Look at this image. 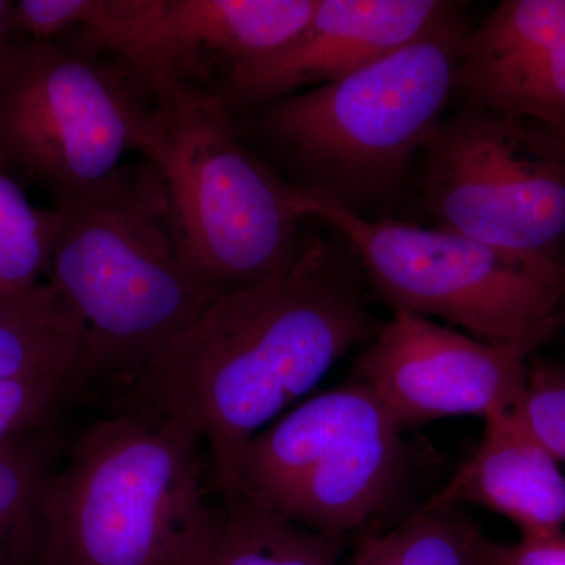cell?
Instances as JSON below:
<instances>
[{
  "label": "cell",
  "instance_id": "484cf974",
  "mask_svg": "<svg viewBox=\"0 0 565 565\" xmlns=\"http://www.w3.org/2000/svg\"><path fill=\"white\" fill-rule=\"evenodd\" d=\"M550 129H553V131L559 134V136L563 137V139L565 140V122H563V125H557L555 126V128Z\"/></svg>",
  "mask_w": 565,
  "mask_h": 565
},
{
  "label": "cell",
  "instance_id": "cb8c5ba5",
  "mask_svg": "<svg viewBox=\"0 0 565 565\" xmlns=\"http://www.w3.org/2000/svg\"><path fill=\"white\" fill-rule=\"evenodd\" d=\"M13 9V2L10 0H0V52L6 47L7 41L10 39V13Z\"/></svg>",
  "mask_w": 565,
  "mask_h": 565
},
{
  "label": "cell",
  "instance_id": "603a6c76",
  "mask_svg": "<svg viewBox=\"0 0 565 565\" xmlns=\"http://www.w3.org/2000/svg\"><path fill=\"white\" fill-rule=\"evenodd\" d=\"M481 550L490 565H565L563 530L522 533L515 544H494L482 537Z\"/></svg>",
  "mask_w": 565,
  "mask_h": 565
},
{
  "label": "cell",
  "instance_id": "7a4b0ae2",
  "mask_svg": "<svg viewBox=\"0 0 565 565\" xmlns=\"http://www.w3.org/2000/svg\"><path fill=\"white\" fill-rule=\"evenodd\" d=\"M57 211L46 282L84 332V396L114 411L221 296L182 262L169 193L150 161L121 167Z\"/></svg>",
  "mask_w": 565,
  "mask_h": 565
},
{
  "label": "cell",
  "instance_id": "9a60e30c",
  "mask_svg": "<svg viewBox=\"0 0 565 565\" xmlns=\"http://www.w3.org/2000/svg\"><path fill=\"white\" fill-rule=\"evenodd\" d=\"M84 332L47 282L0 291V379H66L84 393Z\"/></svg>",
  "mask_w": 565,
  "mask_h": 565
},
{
  "label": "cell",
  "instance_id": "7402d4cb",
  "mask_svg": "<svg viewBox=\"0 0 565 565\" xmlns=\"http://www.w3.org/2000/svg\"><path fill=\"white\" fill-rule=\"evenodd\" d=\"M87 0H20L10 13V35L39 41L62 39L81 28Z\"/></svg>",
  "mask_w": 565,
  "mask_h": 565
},
{
  "label": "cell",
  "instance_id": "ac0fdd59",
  "mask_svg": "<svg viewBox=\"0 0 565 565\" xmlns=\"http://www.w3.org/2000/svg\"><path fill=\"white\" fill-rule=\"evenodd\" d=\"M51 475L33 438L0 446V565H44L40 511Z\"/></svg>",
  "mask_w": 565,
  "mask_h": 565
},
{
  "label": "cell",
  "instance_id": "ba28073f",
  "mask_svg": "<svg viewBox=\"0 0 565 565\" xmlns=\"http://www.w3.org/2000/svg\"><path fill=\"white\" fill-rule=\"evenodd\" d=\"M401 434L379 397L352 379L255 435L239 457L237 489L297 525L341 537L388 503L403 473Z\"/></svg>",
  "mask_w": 565,
  "mask_h": 565
},
{
  "label": "cell",
  "instance_id": "8992f818",
  "mask_svg": "<svg viewBox=\"0 0 565 565\" xmlns=\"http://www.w3.org/2000/svg\"><path fill=\"white\" fill-rule=\"evenodd\" d=\"M307 218L322 221L352 248L363 277L394 315L441 318L476 340L544 344L565 323V255L505 250L449 232L370 221L311 189Z\"/></svg>",
  "mask_w": 565,
  "mask_h": 565
},
{
  "label": "cell",
  "instance_id": "d6986e66",
  "mask_svg": "<svg viewBox=\"0 0 565 565\" xmlns=\"http://www.w3.org/2000/svg\"><path fill=\"white\" fill-rule=\"evenodd\" d=\"M61 230V212L33 206L24 188L0 172V291H29L47 281Z\"/></svg>",
  "mask_w": 565,
  "mask_h": 565
},
{
  "label": "cell",
  "instance_id": "8fae6325",
  "mask_svg": "<svg viewBox=\"0 0 565 565\" xmlns=\"http://www.w3.org/2000/svg\"><path fill=\"white\" fill-rule=\"evenodd\" d=\"M318 0H110L99 22L103 50L152 92L184 81L207 54L228 71L291 43Z\"/></svg>",
  "mask_w": 565,
  "mask_h": 565
},
{
  "label": "cell",
  "instance_id": "44dd1931",
  "mask_svg": "<svg viewBox=\"0 0 565 565\" xmlns=\"http://www.w3.org/2000/svg\"><path fill=\"white\" fill-rule=\"evenodd\" d=\"M519 414L546 451L557 462H565V367L545 362L527 364Z\"/></svg>",
  "mask_w": 565,
  "mask_h": 565
},
{
  "label": "cell",
  "instance_id": "ffe728a7",
  "mask_svg": "<svg viewBox=\"0 0 565 565\" xmlns=\"http://www.w3.org/2000/svg\"><path fill=\"white\" fill-rule=\"evenodd\" d=\"M82 393L66 379H0V446L29 440Z\"/></svg>",
  "mask_w": 565,
  "mask_h": 565
},
{
  "label": "cell",
  "instance_id": "d4e9b609",
  "mask_svg": "<svg viewBox=\"0 0 565 565\" xmlns=\"http://www.w3.org/2000/svg\"><path fill=\"white\" fill-rule=\"evenodd\" d=\"M482 537H484V535H482ZM478 565H490L489 563H487L484 555H482L481 545H479Z\"/></svg>",
  "mask_w": 565,
  "mask_h": 565
},
{
  "label": "cell",
  "instance_id": "6da1fadb",
  "mask_svg": "<svg viewBox=\"0 0 565 565\" xmlns=\"http://www.w3.org/2000/svg\"><path fill=\"white\" fill-rule=\"evenodd\" d=\"M362 275L340 234L303 236L280 270L217 297L126 405L151 404L192 424L221 497L233 493L245 445L381 332Z\"/></svg>",
  "mask_w": 565,
  "mask_h": 565
},
{
  "label": "cell",
  "instance_id": "5bb4252c",
  "mask_svg": "<svg viewBox=\"0 0 565 565\" xmlns=\"http://www.w3.org/2000/svg\"><path fill=\"white\" fill-rule=\"evenodd\" d=\"M481 505L511 520L522 533L559 531L565 525V476L559 462L514 411L486 419L473 456L427 505Z\"/></svg>",
  "mask_w": 565,
  "mask_h": 565
},
{
  "label": "cell",
  "instance_id": "7c38bea8",
  "mask_svg": "<svg viewBox=\"0 0 565 565\" xmlns=\"http://www.w3.org/2000/svg\"><path fill=\"white\" fill-rule=\"evenodd\" d=\"M457 6L445 0H318L291 43L230 70L218 98L232 110L258 107L310 85L344 79L419 39Z\"/></svg>",
  "mask_w": 565,
  "mask_h": 565
},
{
  "label": "cell",
  "instance_id": "e0dca14e",
  "mask_svg": "<svg viewBox=\"0 0 565 565\" xmlns=\"http://www.w3.org/2000/svg\"><path fill=\"white\" fill-rule=\"evenodd\" d=\"M481 539L455 508L426 504L399 526L364 539L348 565H478Z\"/></svg>",
  "mask_w": 565,
  "mask_h": 565
},
{
  "label": "cell",
  "instance_id": "52a82bcc",
  "mask_svg": "<svg viewBox=\"0 0 565 565\" xmlns=\"http://www.w3.org/2000/svg\"><path fill=\"white\" fill-rule=\"evenodd\" d=\"M99 55L20 35L0 52V172L46 193L54 210L90 195L150 143L154 95Z\"/></svg>",
  "mask_w": 565,
  "mask_h": 565
},
{
  "label": "cell",
  "instance_id": "30bf717a",
  "mask_svg": "<svg viewBox=\"0 0 565 565\" xmlns=\"http://www.w3.org/2000/svg\"><path fill=\"white\" fill-rule=\"evenodd\" d=\"M537 344H493L397 313L356 362L353 379L385 405L401 429L449 418L490 416L519 407L527 359Z\"/></svg>",
  "mask_w": 565,
  "mask_h": 565
},
{
  "label": "cell",
  "instance_id": "2e32d148",
  "mask_svg": "<svg viewBox=\"0 0 565 565\" xmlns=\"http://www.w3.org/2000/svg\"><path fill=\"white\" fill-rule=\"evenodd\" d=\"M221 498L214 539L193 565H338L341 537L297 525L241 489Z\"/></svg>",
  "mask_w": 565,
  "mask_h": 565
},
{
  "label": "cell",
  "instance_id": "5b68a950",
  "mask_svg": "<svg viewBox=\"0 0 565 565\" xmlns=\"http://www.w3.org/2000/svg\"><path fill=\"white\" fill-rule=\"evenodd\" d=\"M143 156L169 193L182 262L211 291L255 285L299 250L302 191L245 147L217 93H159Z\"/></svg>",
  "mask_w": 565,
  "mask_h": 565
},
{
  "label": "cell",
  "instance_id": "9c48e42d",
  "mask_svg": "<svg viewBox=\"0 0 565 565\" xmlns=\"http://www.w3.org/2000/svg\"><path fill=\"white\" fill-rule=\"evenodd\" d=\"M423 203L438 228L494 247L565 255V140L465 104L423 150Z\"/></svg>",
  "mask_w": 565,
  "mask_h": 565
},
{
  "label": "cell",
  "instance_id": "277c9868",
  "mask_svg": "<svg viewBox=\"0 0 565 565\" xmlns=\"http://www.w3.org/2000/svg\"><path fill=\"white\" fill-rule=\"evenodd\" d=\"M463 10L459 3L419 39L344 79L258 106L253 131L294 185L360 215L399 192L456 90L470 32Z\"/></svg>",
  "mask_w": 565,
  "mask_h": 565
},
{
  "label": "cell",
  "instance_id": "4fadbf2b",
  "mask_svg": "<svg viewBox=\"0 0 565 565\" xmlns=\"http://www.w3.org/2000/svg\"><path fill=\"white\" fill-rule=\"evenodd\" d=\"M465 104L555 128L565 122V0H505L468 32L456 68Z\"/></svg>",
  "mask_w": 565,
  "mask_h": 565
},
{
  "label": "cell",
  "instance_id": "3957f363",
  "mask_svg": "<svg viewBox=\"0 0 565 565\" xmlns=\"http://www.w3.org/2000/svg\"><path fill=\"white\" fill-rule=\"evenodd\" d=\"M203 446L192 424L151 404L96 419L44 489L43 564H195L217 526Z\"/></svg>",
  "mask_w": 565,
  "mask_h": 565
}]
</instances>
